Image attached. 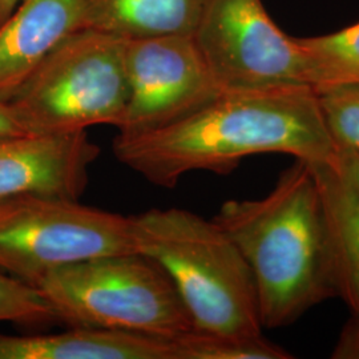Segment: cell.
<instances>
[{
  "mask_svg": "<svg viewBox=\"0 0 359 359\" xmlns=\"http://www.w3.org/2000/svg\"><path fill=\"white\" fill-rule=\"evenodd\" d=\"M130 252V216L36 194L0 200V270L23 283L35 286L53 270Z\"/></svg>",
  "mask_w": 359,
  "mask_h": 359,
  "instance_id": "6",
  "label": "cell"
},
{
  "mask_svg": "<svg viewBox=\"0 0 359 359\" xmlns=\"http://www.w3.org/2000/svg\"><path fill=\"white\" fill-rule=\"evenodd\" d=\"M314 90L335 148L359 151V84Z\"/></svg>",
  "mask_w": 359,
  "mask_h": 359,
  "instance_id": "16",
  "label": "cell"
},
{
  "mask_svg": "<svg viewBox=\"0 0 359 359\" xmlns=\"http://www.w3.org/2000/svg\"><path fill=\"white\" fill-rule=\"evenodd\" d=\"M310 165L327 219L338 297L359 318V194L335 163Z\"/></svg>",
  "mask_w": 359,
  "mask_h": 359,
  "instance_id": "13",
  "label": "cell"
},
{
  "mask_svg": "<svg viewBox=\"0 0 359 359\" xmlns=\"http://www.w3.org/2000/svg\"><path fill=\"white\" fill-rule=\"evenodd\" d=\"M59 321L51 304L29 283L0 270V322Z\"/></svg>",
  "mask_w": 359,
  "mask_h": 359,
  "instance_id": "17",
  "label": "cell"
},
{
  "mask_svg": "<svg viewBox=\"0 0 359 359\" xmlns=\"http://www.w3.org/2000/svg\"><path fill=\"white\" fill-rule=\"evenodd\" d=\"M297 39L306 53L314 88L359 84V23L322 36Z\"/></svg>",
  "mask_w": 359,
  "mask_h": 359,
  "instance_id": "14",
  "label": "cell"
},
{
  "mask_svg": "<svg viewBox=\"0 0 359 359\" xmlns=\"http://www.w3.org/2000/svg\"><path fill=\"white\" fill-rule=\"evenodd\" d=\"M127 40L80 29L56 47L10 100L29 133L118 127L128 102Z\"/></svg>",
  "mask_w": 359,
  "mask_h": 359,
  "instance_id": "5",
  "label": "cell"
},
{
  "mask_svg": "<svg viewBox=\"0 0 359 359\" xmlns=\"http://www.w3.org/2000/svg\"><path fill=\"white\" fill-rule=\"evenodd\" d=\"M135 250L175 285L193 329L261 334L256 281L231 237L212 219L179 208L130 216Z\"/></svg>",
  "mask_w": 359,
  "mask_h": 359,
  "instance_id": "3",
  "label": "cell"
},
{
  "mask_svg": "<svg viewBox=\"0 0 359 359\" xmlns=\"http://www.w3.org/2000/svg\"><path fill=\"white\" fill-rule=\"evenodd\" d=\"M36 287L71 327L173 341L193 329L167 273L137 252L97 257L53 270Z\"/></svg>",
  "mask_w": 359,
  "mask_h": 359,
  "instance_id": "4",
  "label": "cell"
},
{
  "mask_svg": "<svg viewBox=\"0 0 359 359\" xmlns=\"http://www.w3.org/2000/svg\"><path fill=\"white\" fill-rule=\"evenodd\" d=\"M0 359H173V347L154 337L71 327L56 334H0Z\"/></svg>",
  "mask_w": 359,
  "mask_h": 359,
  "instance_id": "11",
  "label": "cell"
},
{
  "mask_svg": "<svg viewBox=\"0 0 359 359\" xmlns=\"http://www.w3.org/2000/svg\"><path fill=\"white\" fill-rule=\"evenodd\" d=\"M206 0H87L83 29L124 40L193 35Z\"/></svg>",
  "mask_w": 359,
  "mask_h": 359,
  "instance_id": "12",
  "label": "cell"
},
{
  "mask_svg": "<svg viewBox=\"0 0 359 359\" xmlns=\"http://www.w3.org/2000/svg\"><path fill=\"white\" fill-rule=\"evenodd\" d=\"M87 0H20L0 25V99L13 93L65 39L83 29Z\"/></svg>",
  "mask_w": 359,
  "mask_h": 359,
  "instance_id": "10",
  "label": "cell"
},
{
  "mask_svg": "<svg viewBox=\"0 0 359 359\" xmlns=\"http://www.w3.org/2000/svg\"><path fill=\"white\" fill-rule=\"evenodd\" d=\"M26 133H29V132L20 123L11 104L0 99V137L19 136V135H26Z\"/></svg>",
  "mask_w": 359,
  "mask_h": 359,
  "instance_id": "20",
  "label": "cell"
},
{
  "mask_svg": "<svg viewBox=\"0 0 359 359\" xmlns=\"http://www.w3.org/2000/svg\"><path fill=\"white\" fill-rule=\"evenodd\" d=\"M335 165L359 194V151L337 149Z\"/></svg>",
  "mask_w": 359,
  "mask_h": 359,
  "instance_id": "19",
  "label": "cell"
},
{
  "mask_svg": "<svg viewBox=\"0 0 359 359\" xmlns=\"http://www.w3.org/2000/svg\"><path fill=\"white\" fill-rule=\"evenodd\" d=\"M117 160L161 188L187 173L228 175L249 156L290 154L309 164H333L337 148L310 86L221 92L179 121L114 140Z\"/></svg>",
  "mask_w": 359,
  "mask_h": 359,
  "instance_id": "1",
  "label": "cell"
},
{
  "mask_svg": "<svg viewBox=\"0 0 359 359\" xmlns=\"http://www.w3.org/2000/svg\"><path fill=\"white\" fill-rule=\"evenodd\" d=\"M173 359H292L264 334H226L192 329L170 341Z\"/></svg>",
  "mask_w": 359,
  "mask_h": 359,
  "instance_id": "15",
  "label": "cell"
},
{
  "mask_svg": "<svg viewBox=\"0 0 359 359\" xmlns=\"http://www.w3.org/2000/svg\"><path fill=\"white\" fill-rule=\"evenodd\" d=\"M213 221L250 266L262 327L292 325L338 297L321 191L306 161L285 169L262 198L225 201Z\"/></svg>",
  "mask_w": 359,
  "mask_h": 359,
  "instance_id": "2",
  "label": "cell"
},
{
  "mask_svg": "<svg viewBox=\"0 0 359 359\" xmlns=\"http://www.w3.org/2000/svg\"><path fill=\"white\" fill-rule=\"evenodd\" d=\"M192 36L219 92L313 87L298 39L274 23L262 0H206Z\"/></svg>",
  "mask_w": 359,
  "mask_h": 359,
  "instance_id": "7",
  "label": "cell"
},
{
  "mask_svg": "<svg viewBox=\"0 0 359 359\" xmlns=\"http://www.w3.org/2000/svg\"><path fill=\"white\" fill-rule=\"evenodd\" d=\"M128 102L120 136H137L191 115L221 93L192 35L127 40Z\"/></svg>",
  "mask_w": 359,
  "mask_h": 359,
  "instance_id": "8",
  "label": "cell"
},
{
  "mask_svg": "<svg viewBox=\"0 0 359 359\" xmlns=\"http://www.w3.org/2000/svg\"><path fill=\"white\" fill-rule=\"evenodd\" d=\"M20 0H0V25L13 13Z\"/></svg>",
  "mask_w": 359,
  "mask_h": 359,
  "instance_id": "21",
  "label": "cell"
},
{
  "mask_svg": "<svg viewBox=\"0 0 359 359\" xmlns=\"http://www.w3.org/2000/svg\"><path fill=\"white\" fill-rule=\"evenodd\" d=\"M333 359H359V318L350 317L332 351Z\"/></svg>",
  "mask_w": 359,
  "mask_h": 359,
  "instance_id": "18",
  "label": "cell"
},
{
  "mask_svg": "<svg viewBox=\"0 0 359 359\" xmlns=\"http://www.w3.org/2000/svg\"><path fill=\"white\" fill-rule=\"evenodd\" d=\"M99 154L86 130L0 137V200L22 194L79 200Z\"/></svg>",
  "mask_w": 359,
  "mask_h": 359,
  "instance_id": "9",
  "label": "cell"
}]
</instances>
